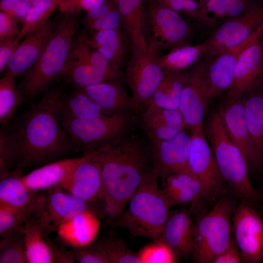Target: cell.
I'll list each match as a JSON object with an SVG mask.
<instances>
[{
	"label": "cell",
	"mask_w": 263,
	"mask_h": 263,
	"mask_svg": "<svg viewBox=\"0 0 263 263\" xmlns=\"http://www.w3.org/2000/svg\"><path fill=\"white\" fill-rule=\"evenodd\" d=\"M252 36L238 46L220 52L208 59L205 58L209 100L230 89L239 55Z\"/></svg>",
	"instance_id": "44dd1931"
},
{
	"label": "cell",
	"mask_w": 263,
	"mask_h": 263,
	"mask_svg": "<svg viewBox=\"0 0 263 263\" xmlns=\"http://www.w3.org/2000/svg\"><path fill=\"white\" fill-rule=\"evenodd\" d=\"M32 5L25 0H0V11L10 15L18 22H21Z\"/></svg>",
	"instance_id": "bcb514c9"
},
{
	"label": "cell",
	"mask_w": 263,
	"mask_h": 263,
	"mask_svg": "<svg viewBox=\"0 0 263 263\" xmlns=\"http://www.w3.org/2000/svg\"><path fill=\"white\" fill-rule=\"evenodd\" d=\"M245 94L243 101L248 131L255 148L263 160V83Z\"/></svg>",
	"instance_id": "836d02e7"
},
{
	"label": "cell",
	"mask_w": 263,
	"mask_h": 263,
	"mask_svg": "<svg viewBox=\"0 0 263 263\" xmlns=\"http://www.w3.org/2000/svg\"><path fill=\"white\" fill-rule=\"evenodd\" d=\"M233 235L244 263L263 262V216L252 206L243 202L232 215Z\"/></svg>",
	"instance_id": "8fae6325"
},
{
	"label": "cell",
	"mask_w": 263,
	"mask_h": 263,
	"mask_svg": "<svg viewBox=\"0 0 263 263\" xmlns=\"http://www.w3.org/2000/svg\"><path fill=\"white\" fill-rule=\"evenodd\" d=\"M141 263H175L179 257L162 238L143 246L137 253Z\"/></svg>",
	"instance_id": "60d3db41"
},
{
	"label": "cell",
	"mask_w": 263,
	"mask_h": 263,
	"mask_svg": "<svg viewBox=\"0 0 263 263\" xmlns=\"http://www.w3.org/2000/svg\"><path fill=\"white\" fill-rule=\"evenodd\" d=\"M218 113L228 136L243 154L249 170L256 171L262 169L263 160L248 131L243 99L226 96Z\"/></svg>",
	"instance_id": "4fadbf2b"
},
{
	"label": "cell",
	"mask_w": 263,
	"mask_h": 263,
	"mask_svg": "<svg viewBox=\"0 0 263 263\" xmlns=\"http://www.w3.org/2000/svg\"><path fill=\"white\" fill-rule=\"evenodd\" d=\"M100 227V222L97 216L87 209L61 224L56 231L65 244L79 248L92 244Z\"/></svg>",
	"instance_id": "484cf974"
},
{
	"label": "cell",
	"mask_w": 263,
	"mask_h": 263,
	"mask_svg": "<svg viewBox=\"0 0 263 263\" xmlns=\"http://www.w3.org/2000/svg\"><path fill=\"white\" fill-rule=\"evenodd\" d=\"M19 42L16 38L0 41V71L6 70Z\"/></svg>",
	"instance_id": "816d5d0a"
},
{
	"label": "cell",
	"mask_w": 263,
	"mask_h": 263,
	"mask_svg": "<svg viewBox=\"0 0 263 263\" xmlns=\"http://www.w3.org/2000/svg\"><path fill=\"white\" fill-rule=\"evenodd\" d=\"M191 28L178 12L153 0L147 6L148 54L156 57L165 51L189 44Z\"/></svg>",
	"instance_id": "ba28073f"
},
{
	"label": "cell",
	"mask_w": 263,
	"mask_h": 263,
	"mask_svg": "<svg viewBox=\"0 0 263 263\" xmlns=\"http://www.w3.org/2000/svg\"><path fill=\"white\" fill-rule=\"evenodd\" d=\"M162 239L179 257L193 254L195 246V223L190 213L185 209L170 212Z\"/></svg>",
	"instance_id": "d4e9b609"
},
{
	"label": "cell",
	"mask_w": 263,
	"mask_h": 263,
	"mask_svg": "<svg viewBox=\"0 0 263 263\" xmlns=\"http://www.w3.org/2000/svg\"><path fill=\"white\" fill-rule=\"evenodd\" d=\"M149 140L155 169L162 181L172 173H191L188 167L191 137L188 133L182 131L169 139Z\"/></svg>",
	"instance_id": "2e32d148"
},
{
	"label": "cell",
	"mask_w": 263,
	"mask_h": 263,
	"mask_svg": "<svg viewBox=\"0 0 263 263\" xmlns=\"http://www.w3.org/2000/svg\"><path fill=\"white\" fill-rule=\"evenodd\" d=\"M106 0H60L58 9L61 13L78 14L87 11Z\"/></svg>",
	"instance_id": "7dc6e473"
},
{
	"label": "cell",
	"mask_w": 263,
	"mask_h": 263,
	"mask_svg": "<svg viewBox=\"0 0 263 263\" xmlns=\"http://www.w3.org/2000/svg\"><path fill=\"white\" fill-rule=\"evenodd\" d=\"M76 89L66 94L58 90H52L46 93L42 99L54 110L59 121L112 115L83 91Z\"/></svg>",
	"instance_id": "d6986e66"
},
{
	"label": "cell",
	"mask_w": 263,
	"mask_h": 263,
	"mask_svg": "<svg viewBox=\"0 0 263 263\" xmlns=\"http://www.w3.org/2000/svg\"><path fill=\"white\" fill-rule=\"evenodd\" d=\"M236 206L232 199L223 196L212 208L195 223L193 260L198 263H212L233 238L232 215Z\"/></svg>",
	"instance_id": "8992f818"
},
{
	"label": "cell",
	"mask_w": 263,
	"mask_h": 263,
	"mask_svg": "<svg viewBox=\"0 0 263 263\" xmlns=\"http://www.w3.org/2000/svg\"><path fill=\"white\" fill-rule=\"evenodd\" d=\"M31 215L0 204V235L5 238L21 229Z\"/></svg>",
	"instance_id": "b9f144b4"
},
{
	"label": "cell",
	"mask_w": 263,
	"mask_h": 263,
	"mask_svg": "<svg viewBox=\"0 0 263 263\" xmlns=\"http://www.w3.org/2000/svg\"><path fill=\"white\" fill-rule=\"evenodd\" d=\"M205 133L222 176L233 196L255 208L261 194L252 185L246 161L228 136L218 112L208 118Z\"/></svg>",
	"instance_id": "277c9868"
},
{
	"label": "cell",
	"mask_w": 263,
	"mask_h": 263,
	"mask_svg": "<svg viewBox=\"0 0 263 263\" xmlns=\"http://www.w3.org/2000/svg\"><path fill=\"white\" fill-rule=\"evenodd\" d=\"M262 212H263V206H262Z\"/></svg>",
	"instance_id": "680465c9"
},
{
	"label": "cell",
	"mask_w": 263,
	"mask_h": 263,
	"mask_svg": "<svg viewBox=\"0 0 263 263\" xmlns=\"http://www.w3.org/2000/svg\"><path fill=\"white\" fill-rule=\"evenodd\" d=\"M74 248L71 252L75 261L77 263H109L102 242Z\"/></svg>",
	"instance_id": "ee69618b"
},
{
	"label": "cell",
	"mask_w": 263,
	"mask_h": 263,
	"mask_svg": "<svg viewBox=\"0 0 263 263\" xmlns=\"http://www.w3.org/2000/svg\"><path fill=\"white\" fill-rule=\"evenodd\" d=\"M78 38L95 49L109 61L122 69L126 60L127 37L122 30L92 32Z\"/></svg>",
	"instance_id": "f546056e"
},
{
	"label": "cell",
	"mask_w": 263,
	"mask_h": 263,
	"mask_svg": "<svg viewBox=\"0 0 263 263\" xmlns=\"http://www.w3.org/2000/svg\"><path fill=\"white\" fill-rule=\"evenodd\" d=\"M95 156L100 165L104 211L116 220L136 190L157 173L150 141L130 131L95 150Z\"/></svg>",
	"instance_id": "7a4b0ae2"
},
{
	"label": "cell",
	"mask_w": 263,
	"mask_h": 263,
	"mask_svg": "<svg viewBox=\"0 0 263 263\" xmlns=\"http://www.w3.org/2000/svg\"><path fill=\"white\" fill-rule=\"evenodd\" d=\"M165 197V196H164ZM201 197H202V191H200L198 194L197 195V196H196V197L195 198V199L193 201H192L191 202L188 203V204H191V203H195ZM167 203H168L169 206L171 207H174V206H177V205H174L173 204H172L171 202H170V201L166 197H165ZM203 198V197H202Z\"/></svg>",
	"instance_id": "db71d44e"
},
{
	"label": "cell",
	"mask_w": 263,
	"mask_h": 263,
	"mask_svg": "<svg viewBox=\"0 0 263 263\" xmlns=\"http://www.w3.org/2000/svg\"><path fill=\"white\" fill-rule=\"evenodd\" d=\"M155 2L167 6L178 13L181 12L182 4L185 0H153Z\"/></svg>",
	"instance_id": "f5cc1de1"
},
{
	"label": "cell",
	"mask_w": 263,
	"mask_h": 263,
	"mask_svg": "<svg viewBox=\"0 0 263 263\" xmlns=\"http://www.w3.org/2000/svg\"><path fill=\"white\" fill-rule=\"evenodd\" d=\"M24 97L16 85L15 78L7 75L0 79V123L3 126L10 124L18 107Z\"/></svg>",
	"instance_id": "f35d334b"
},
{
	"label": "cell",
	"mask_w": 263,
	"mask_h": 263,
	"mask_svg": "<svg viewBox=\"0 0 263 263\" xmlns=\"http://www.w3.org/2000/svg\"><path fill=\"white\" fill-rule=\"evenodd\" d=\"M30 3H31L32 4H34V3H36V2H38V1L40 0H25Z\"/></svg>",
	"instance_id": "11a10c76"
},
{
	"label": "cell",
	"mask_w": 263,
	"mask_h": 263,
	"mask_svg": "<svg viewBox=\"0 0 263 263\" xmlns=\"http://www.w3.org/2000/svg\"><path fill=\"white\" fill-rule=\"evenodd\" d=\"M139 124L149 140H168L187 127L179 110L146 105L141 111Z\"/></svg>",
	"instance_id": "ffe728a7"
},
{
	"label": "cell",
	"mask_w": 263,
	"mask_h": 263,
	"mask_svg": "<svg viewBox=\"0 0 263 263\" xmlns=\"http://www.w3.org/2000/svg\"><path fill=\"white\" fill-rule=\"evenodd\" d=\"M263 22V1L259 0L242 15L228 20L213 30L205 40L208 59L222 51L248 39Z\"/></svg>",
	"instance_id": "30bf717a"
},
{
	"label": "cell",
	"mask_w": 263,
	"mask_h": 263,
	"mask_svg": "<svg viewBox=\"0 0 263 263\" xmlns=\"http://www.w3.org/2000/svg\"><path fill=\"white\" fill-rule=\"evenodd\" d=\"M61 189L55 187L41 194L34 212L35 218L46 233L56 231L61 224L89 209L88 203Z\"/></svg>",
	"instance_id": "9a60e30c"
},
{
	"label": "cell",
	"mask_w": 263,
	"mask_h": 263,
	"mask_svg": "<svg viewBox=\"0 0 263 263\" xmlns=\"http://www.w3.org/2000/svg\"><path fill=\"white\" fill-rule=\"evenodd\" d=\"M1 128L0 175L13 166L19 171L73 150L57 116L43 100Z\"/></svg>",
	"instance_id": "6da1fadb"
},
{
	"label": "cell",
	"mask_w": 263,
	"mask_h": 263,
	"mask_svg": "<svg viewBox=\"0 0 263 263\" xmlns=\"http://www.w3.org/2000/svg\"><path fill=\"white\" fill-rule=\"evenodd\" d=\"M263 196V192H262V194H261V196Z\"/></svg>",
	"instance_id": "6f0895ef"
},
{
	"label": "cell",
	"mask_w": 263,
	"mask_h": 263,
	"mask_svg": "<svg viewBox=\"0 0 263 263\" xmlns=\"http://www.w3.org/2000/svg\"><path fill=\"white\" fill-rule=\"evenodd\" d=\"M206 66L205 59L190 73L181 95L179 110L190 129L203 124L209 100Z\"/></svg>",
	"instance_id": "e0dca14e"
},
{
	"label": "cell",
	"mask_w": 263,
	"mask_h": 263,
	"mask_svg": "<svg viewBox=\"0 0 263 263\" xmlns=\"http://www.w3.org/2000/svg\"><path fill=\"white\" fill-rule=\"evenodd\" d=\"M49 20L19 43L5 70V75L15 78L29 70L39 58L55 25Z\"/></svg>",
	"instance_id": "603a6c76"
},
{
	"label": "cell",
	"mask_w": 263,
	"mask_h": 263,
	"mask_svg": "<svg viewBox=\"0 0 263 263\" xmlns=\"http://www.w3.org/2000/svg\"><path fill=\"white\" fill-rule=\"evenodd\" d=\"M83 155L49 162L38 167L21 178L26 185L35 192L61 186L76 166L86 157Z\"/></svg>",
	"instance_id": "cb8c5ba5"
},
{
	"label": "cell",
	"mask_w": 263,
	"mask_h": 263,
	"mask_svg": "<svg viewBox=\"0 0 263 263\" xmlns=\"http://www.w3.org/2000/svg\"><path fill=\"white\" fill-rule=\"evenodd\" d=\"M131 54H147L145 0H114Z\"/></svg>",
	"instance_id": "7402d4cb"
},
{
	"label": "cell",
	"mask_w": 263,
	"mask_h": 263,
	"mask_svg": "<svg viewBox=\"0 0 263 263\" xmlns=\"http://www.w3.org/2000/svg\"><path fill=\"white\" fill-rule=\"evenodd\" d=\"M164 72L155 57L148 53L131 54L124 74L131 91L135 112L141 111L151 98Z\"/></svg>",
	"instance_id": "7c38bea8"
},
{
	"label": "cell",
	"mask_w": 263,
	"mask_h": 263,
	"mask_svg": "<svg viewBox=\"0 0 263 263\" xmlns=\"http://www.w3.org/2000/svg\"><path fill=\"white\" fill-rule=\"evenodd\" d=\"M92 32L107 30H122L121 18L116 5L103 17L86 26Z\"/></svg>",
	"instance_id": "f6af8a7d"
},
{
	"label": "cell",
	"mask_w": 263,
	"mask_h": 263,
	"mask_svg": "<svg viewBox=\"0 0 263 263\" xmlns=\"http://www.w3.org/2000/svg\"><path fill=\"white\" fill-rule=\"evenodd\" d=\"M155 173L134 193L124 211L114 224L134 237L152 241L162 238L170 208L158 184Z\"/></svg>",
	"instance_id": "5b68a950"
},
{
	"label": "cell",
	"mask_w": 263,
	"mask_h": 263,
	"mask_svg": "<svg viewBox=\"0 0 263 263\" xmlns=\"http://www.w3.org/2000/svg\"><path fill=\"white\" fill-rule=\"evenodd\" d=\"M263 22L240 53L231 86L226 96L240 98L248 92L263 83V53L261 38Z\"/></svg>",
	"instance_id": "5bb4252c"
},
{
	"label": "cell",
	"mask_w": 263,
	"mask_h": 263,
	"mask_svg": "<svg viewBox=\"0 0 263 263\" xmlns=\"http://www.w3.org/2000/svg\"><path fill=\"white\" fill-rule=\"evenodd\" d=\"M207 46L205 41L197 45L187 44L173 48L155 57L165 71L182 72L205 56Z\"/></svg>",
	"instance_id": "e575fe53"
},
{
	"label": "cell",
	"mask_w": 263,
	"mask_h": 263,
	"mask_svg": "<svg viewBox=\"0 0 263 263\" xmlns=\"http://www.w3.org/2000/svg\"><path fill=\"white\" fill-rule=\"evenodd\" d=\"M116 5L114 0H106L86 12L82 23L86 27L106 15Z\"/></svg>",
	"instance_id": "681fc988"
},
{
	"label": "cell",
	"mask_w": 263,
	"mask_h": 263,
	"mask_svg": "<svg viewBox=\"0 0 263 263\" xmlns=\"http://www.w3.org/2000/svg\"><path fill=\"white\" fill-rule=\"evenodd\" d=\"M70 56L88 62L112 81L120 82L125 79L122 69L109 61L95 49L78 38L74 40Z\"/></svg>",
	"instance_id": "d590c367"
},
{
	"label": "cell",
	"mask_w": 263,
	"mask_h": 263,
	"mask_svg": "<svg viewBox=\"0 0 263 263\" xmlns=\"http://www.w3.org/2000/svg\"><path fill=\"white\" fill-rule=\"evenodd\" d=\"M27 263H55L51 242L36 218L30 216L22 227Z\"/></svg>",
	"instance_id": "4dcf8cb0"
},
{
	"label": "cell",
	"mask_w": 263,
	"mask_h": 263,
	"mask_svg": "<svg viewBox=\"0 0 263 263\" xmlns=\"http://www.w3.org/2000/svg\"><path fill=\"white\" fill-rule=\"evenodd\" d=\"M87 203L102 199L103 184L100 164L95 151L86 154L67 180L60 187Z\"/></svg>",
	"instance_id": "ac0fdd59"
},
{
	"label": "cell",
	"mask_w": 263,
	"mask_h": 263,
	"mask_svg": "<svg viewBox=\"0 0 263 263\" xmlns=\"http://www.w3.org/2000/svg\"><path fill=\"white\" fill-rule=\"evenodd\" d=\"M61 14L39 58L24 74L19 89L24 98L32 99L47 91L51 83L63 74L79 18L78 14Z\"/></svg>",
	"instance_id": "3957f363"
},
{
	"label": "cell",
	"mask_w": 263,
	"mask_h": 263,
	"mask_svg": "<svg viewBox=\"0 0 263 263\" xmlns=\"http://www.w3.org/2000/svg\"><path fill=\"white\" fill-rule=\"evenodd\" d=\"M112 114H133L134 102L119 81H110L77 88Z\"/></svg>",
	"instance_id": "4316f807"
},
{
	"label": "cell",
	"mask_w": 263,
	"mask_h": 263,
	"mask_svg": "<svg viewBox=\"0 0 263 263\" xmlns=\"http://www.w3.org/2000/svg\"><path fill=\"white\" fill-rule=\"evenodd\" d=\"M261 43L262 51L263 53V32L262 34L261 38Z\"/></svg>",
	"instance_id": "9f6ffc18"
},
{
	"label": "cell",
	"mask_w": 263,
	"mask_h": 263,
	"mask_svg": "<svg viewBox=\"0 0 263 263\" xmlns=\"http://www.w3.org/2000/svg\"><path fill=\"white\" fill-rule=\"evenodd\" d=\"M133 114H115L60 121L73 150L92 152L131 131Z\"/></svg>",
	"instance_id": "52a82bcc"
},
{
	"label": "cell",
	"mask_w": 263,
	"mask_h": 263,
	"mask_svg": "<svg viewBox=\"0 0 263 263\" xmlns=\"http://www.w3.org/2000/svg\"><path fill=\"white\" fill-rule=\"evenodd\" d=\"M31 190L18 173L1 177L0 204L24 211L30 215L36 210L41 194Z\"/></svg>",
	"instance_id": "f1b7e54d"
},
{
	"label": "cell",
	"mask_w": 263,
	"mask_h": 263,
	"mask_svg": "<svg viewBox=\"0 0 263 263\" xmlns=\"http://www.w3.org/2000/svg\"><path fill=\"white\" fill-rule=\"evenodd\" d=\"M76 88L86 87L111 80L88 62L70 56L62 74Z\"/></svg>",
	"instance_id": "8d00e7d4"
},
{
	"label": "cell",
	"mask_w": 263,
	"mask_h": 263,
	"mask_svg": "<svg viewBox=\"0 0 263 263\" xmlns=\"http://www.w3.org/2000/svg\"><path fill=\"white\" fill-rule=\"evenodd\" d=\"M165 197L176 205L188 204L202 191L197 178L188 172H176L168 175L163 180L161 188Z\"/></svg>",
	"instance_id": "1f68e13d"
},
{
	"label": "cell",
	"mask_w": 263,
	"mask_h": 263,
	"mask_svg": "<svg viewBox=\"0 0 263 263\" xmlns=\"http://www.w3.org/2000/svg\"><path fill=\"white\" fill-rule=\"evenodd\" d=\"M244 263L243 259L234 238L225 249L216 256L212 262V263Z\"/></svg>",
	"instance_id": "f907efd6"
},
{
	"label": "cell",
	"mask_w": 263,
	"mask_h": 263,
	"mask_svg": "<svg viewBox=\"0 0 263 263\" xmlns=\"http://www.w3.org/2000/svg\"><path fill=\"white\" fill-rule=\"evenodd\" d=\"M259 0H207L193 18L201 26L214 30L224 22L236 18Z\"/></svg>",
	"instance_id": "83f0119b"
},
{
	"label": "cell",
	"mask_w": 263,
	"mask_h": 263,
	"mask_svg": "<svg viewBox=\"0 0 263 263\" xmlns=\"http://www.w3.org/2000/svg\"><path fill=\"white\" fill-rule=\"evenodd\" d=\"M190 73L165 71L159 85L146 105L178 110L182 90Z\"/></svg>",
	"instance_id": "d6a6232c"
},
{
	"label": "cell",
	"mask_w": 263,
	"mask_h": 263,
	"mask_svg": "<svg viewBox=\"0 0 263 263\" xmlns=\"http://www.w3.org/2000/svg\"><path fill=\"white\" fill-rule=\"evenodd\" d=\"M18 23L15 18L0 11V41L16 38L19 32Z\"/></svg>",
	"instance_id": "c3c4849f"
},
{
	"label": "cell",
	"mask_w": 263,
	"mask_h": 263,
	"mask_svg": "<svg viewBox=\"0 0 263 263\" xmlns=\"http://www.w3.org/2000/svg\"><path fill=\"white\" fill-rule=\"evenodd\" d=\"M0 263H27L22 228L2 238L0 244Z\"/></svg>",
	"instance_id": "ab89813d"
},
{
	"label": "cell",
	"mask_w": 263,
	"mask_h": 263,
	"mask_svg": "<svg viewBox=\"0 0 263 263\" xmlns=\"http://www.w3.org/2000/svg\"><path fill=\"white\" fill-rule=\"evenodd\" d=\"M102 243L109 263H141L137 253L119 239L111 238Z\"/></svg>",
	"instance_id": "7bdbcfd3"
},
{
	"label": "cell",
	"mask_w": 263,
	"mask_h": 263,
	"mask_svg": "<svg viewBox=\"0 0 263 263\" xmlns=\"http://www.w3.org/2000/svg\"><path fill=\"white\" fill-rule=\"evenodd\" d=\"M203 125L190 129L188 167L201 185L203 198L215 204L224 196L225 183L207 139Z\"/></svg>",
	"instance_id": "9c48e42d"
},
{
	"label": "cell",
	"mask_w": 263,
	"mask_h": 263,
	"mask_svg": "<svg viewBox=\"0 0 263 263\" xmlns=\"http://www.w3.org/2000/svg\"><path fill=\"white\" fill-rule=\"evenodd\" d=\"M60 0H40L33 4L21 21V27L16 38L21 39L38 30L48 20L53 13L58 9Z\"/></svg>",
	"instance_id": "74e56055"
}]
</instances>
